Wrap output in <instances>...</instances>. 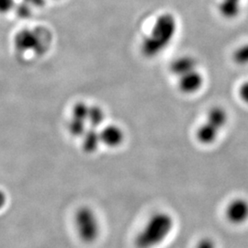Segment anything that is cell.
Here are the masks:
<instances>
[{
    "label": "cell",
    "instance_id": "18",
    "mask_svg": "<svg viewBox=\"0 0 248 248\" xmlns=\"http://www.w3.org/2000/svg\"><path fill=\"white\" fill-rule=\"evenodd\" d=\"M7 202H8V198H7L6 193L0 189V210H2L5 207Z\"/></svg>",
    "mask_w": 248,
    "mask_h": 248
},
{
    "label": "cell",
    "instance_id": "4",
    "mask_svg": "<svg viewBox=\"0 0 248 248\" xmlns=\"http://www.w3.org/2000/svg\"><path fill=\"white\" fill-rule=\"evenodd\" d=\"M43 35L39 33V31L22 30L15 37V46L19 51L29 52L34 51L36 53H45L47 47L50 45V36L42 38Z\"/></svg>",
    "mask_w": 248,
    "mask_h": 248
},
{
    "label": "cell",
    "instance_id": "1",
    "mask_svg": "<svg viewBox=\"0 0 248 248\" xmlns=\"http://www.w3.org/2000/svg\"><path fill=\"white\" fill-rule=\"evenodd\" d=\"M175 228L172 214L158 211L153 213L144 222L134 238L135 248H156L169 239Z\"/></svg>",
    "mask_w": 248,
    "mask_h": 248
},
{
    "label": "cell",
    "instance_id": "10",
    "mask_svg": "<svg viewBox=\"0 0 248 248\" xmlns=\"http://www.w3.org/2000/svg\"><path fill=\"white\" fill-rule=\"evenodd\" d=\"M198 62L194 57L190 55H183L175 59L170 64V71L176 76L181 77L189 72L194 71L197 69Z\"/></svg>",
    "mask_w": 248,
    "mask_h": 248
},
{
    "label": "cell",
    "instance_id": "19",
    "mask_svg": "<svg viewBox=\"0 0 248 248\" xmlns=\"http://www.w3.org/2000/svg\"><path fill=\"white\" fill-rule=\"evenodd\" d=\"M29 4L36 6V7H42L44 6L45 3V0H25Z\"/></svg>",
    "mask_w": 248,
    "mask_h": 248
},
{
    "label": "cell",
    "instance_id": "11",
    "mask_svg": "<svg viewBox=\"0 0 248 248\" xmlns=\"http://www.w3.org/2000/svg\"><path fill=\"white\" fill-rule=\"evenodd\" d=\"M205 121L213 124L220 131H222L229 122V115L224 108L214 106L208 110Z\"/></svg>",
    "mask_w": 248,
    "mask_h": 248
},
{
    "label": "cell",
    "instance_id": "8",
    "mask_svg": "<svg viewBox=\"0 0 248 248\" xmlns=\"http://www.w3.org/2000/svg\"><path fill=\"white\" fill-rule=\"evenodd\" d=\"M203 84V76L196 69L179 77L178 89L186 95H191L199 92Z\"/></svg>",
    "mask_w": 248,
    "mask_h": 248
},
{
    "label": "cell",
    "instance_id": "9",
    "mask_svg": "<svg viewBox=\"0 0 248 248\" xmlns=\"http://www.w3.org/2000/svg\"><path fill=\"white\" fill-rule=\"evenodd\" d=\"M220 133L221 131L218 128L204 120L196 130V140L205 146L212 145L218 140Z\"/></svg>",
    "mask_w": 248,
    "mask_h": 248
},
{
    "label": "cell",
    "instance_id": "17",
    "mask_svg": "<svg viewBox=\"0 0 248 248\" xmlns=\"http://www.w3.org/2000/svg\"><path fill=\"white\" fill-rule=\"evenodd\" d=\"M18 13H19V15H20L21 17L27 18V17H29L30 14H31V9H30V8H29L28 6H26V5L19 6V7H18Z\"/></svg>",
    "mask_w": 248,
    "mask_h": 248
},
{
    "label": "cell",
    "instance_id": "14",
    "mask_svg": "<svg viewBox=\"0 0 248 248\" xmlns=\"http://www.w3.org/2000/svg\"><path fill=\"white\" fill-rule=\"evenodd\" d=\"M194 248H217V244L212 237H202L197 242Z\"/></svg>",
    "mask_w": 248,
    "mask_h": 248
},
{
    "label": "cell",
    "instance_id": "5",
    "mask_svg": "<svg viewBox=\"0 0 248 248\" xmlns=\"http://www.w3.org/2000/svg\"><path fill=\"white\" fill-rule=\"evenodd\" d=\"M89 104L78 101L72 107L71 114L67 124V131L72 137L81 139L88 129V112Z\"/></svg>",
    "mask_w": 248,
    "mask_h": 248
},
{
    "label": "cell",
    "instance_id": "13",
    "mask_svg": "<svg viewBox=\"0 0 248 248\" xmlns=\"http://www.w3.org/2000/svg\"><path fill=\"white\" fill-rule=\"evenodd\" d=\"M232 60L238 65L248 64V43L240 46L232 54Z\"/></svg>",
    "mask_w": 248,
    "mask_h": 248
},
{
    "label": "cell",
    "instance_id": "12",
    "mask_svg": "<svg viewBox=\"0 0 248 248\" xmlns=\"http://www.w3.org/2000/svg\"><path fill=\"white\" fill-rule=\"evenodd\" d=\"M218 9L223 18L233 19L239 16L242 0H221Z\"/></svg>",
    "mask_w": 248,
    "mask_h": 248
},
{
    "label": "cell",
    "instance_id": "7",
    "mask_svg": "<svg viewBox=\"0 0 248 248\" xmlns=\"http://www.w3.org/2000/svg\"><path fill=\"white\" fill-rule=\"evenodd\" d=\"M101 145L108 148H118L125 141L124 129L117 124H104L99 130Z\"/></svg>",
    "mask_w": 248,
    "mask_h": 248
},
{
    "label": "cell",
    "instance_id": "3",
    "mask_svg": "<svg viewBox=\"0 0 248 248\" xmlns=\"http://www.w3.org/2000/svg\"><path fill=\"white\" fill-rule=\"evenodd\" d=\"M74 225L78 238L85 244H94L101 234V222L98 213L87 205L76 211L74 214Z\"/></svg>",
    "mask_w": 248,
    "mask_h": 248
},
{
    "label": "cell",
    "instance_id": "2",
    "mask_svg": "<svg viewBox=\"0 0 248 248\" xmlns=\"http://www.w3.org/2000/svg\"><path fill=\"white\" fill-rule=\"evenodd\" d=\"M177 19L170 13L160 15L152 28L149 35L142 41L141 50L147 58L159 55L172 42L177 32Z\"/></svg>",
    "mask_w": 248,
    "mask_h": 248
},
{
    "label": "cell",
    "instance_id": "15",
    "mask_svg": "<svg viewBox=\"0 0 248 248\" xmlns=\"http://www.w3.org/2000/svg\"><path fill=\"white\" fill-rule=\"evenodd\" d=\"M238 94H239V97L242 99V101L248 105V81L244 82L240 86Z\"/></svg>",
    "mask_w": 248,
    "mask_h": 248
},
{
    "label": "cell",
    "instance_id": "16",
    "mask_svg": "<svg viewBox=\"0 0 248 248\" xmlns=\"http://www.w3.org/2000/svg\"><path fill=\"white\" fill-rule=\"evenodd\" d=\"M14 7V0H0V13H6Z\"/></svg>",
    "mask_w": 248,
    "mask_h": 248
},
{
    "label": "cell",
    "instance_id": "6",
    "mask_svg": "<svg viewBox=\"0 0 248 248\" xmlns=\"http://www.w3.org/2000/svg\"><path fill=\"white\" fill-rule=\"evenodd\" d=\"M224 215L227 222L232 225L240 226L248 222V200L237 197L231 200L227 203Z\"/></svg>",
    "mask_w": 248,
    "mask_h": 248
}]
</instances>
